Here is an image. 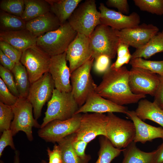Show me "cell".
Here are the masks:
<instances>
[{
  "mask_svg": "<svg viewBox=\"0 0 163 163\" xmlns=\"http://www.w3.org/2000/svg\"><path fill=\"white\" fill-rule=\"evenodd\" d=\"M129 70L126 66L113 70L110 68L104 74L101 82L96 88L98 95L121 106L135 104L145 95H136L131 91L129 85Z\"/></svg>",
  "mask_w": 163,
  "mask_h": 163,
  "instance_id": "6da1fadb",
  "label": "cell"
},
{
  "mask_svg": "<svg viewBox=\"0 0 163 163\" xmlns=\"http://www.w3.org/2000/svg\"><path fill=\"white\" fill-rule=\"evenodd\" d=\"M79 107L71 92H62L55 88L51 99L48 102L40 128L52 121L71 118Z\"/></svg>",
  "mask_w": 163,
  "mask_h": 163,
  "instance_id": "7a4b0ae2",
  "label": "cell"
},
{
  "mask_svg": "<svg viewBox=\"0 0 163 163\" xmlns=\"http://www.w3.org/2000/svg\"><path fill=\"white\" fill-rule=\"evenodd\" d=\"M77 33L68 21L57 29L37 37L36 45L51 57L66 52Z\"/></svg>",
  "mask_w": 163,
  "mask_h": 163,
  "instance_id": "3957f363",
  "label": "cell"
},
{
  "mask_svg": "<svg viewBox=\"0 0 163 163\" xmlns=\"http://www.w3.org/2000/svg\"><path fill=\"white\" fill-rule=\"evenodd\" d=\"M101 14L94 0H87L80 4L68 21L77 33L89 37L96 27L101 24Z\"/></svg>",
  "mask_w": 163,
  "mask_h": 163,
  "instance_id": "277c9868",
  "label": "cell"
},
{
  "mask_svg": "<svg viewBox=\"0 0 163 163\" xmlns=\"http://www.w3.org/2000/svg\"><path fill=\"white\" fill-rule=\"evenodd\" d=\"M89 38L92 57L94 59L104 55L110 59L114 58L120 41L115 30L100 24L97 26Z\"/></svg>",
  "mask_w": 163,
  "mask_h": 163,
  "instance_id": "5b68a950",
  "label": "cell"
},
{
  "mask_svg": "<svg viewBox=\"0 0 163 163\" xmlns=\"http://www.w3.org/2000/svg\"><path fill=\"white\" fill-rule=\"evenodd\" d=\"M94 60L91 57L71 74V92L79 107L84 104L89 95L95 91L97 86L91 73Z\"/></svg>",
  "mask_w": 163,
  "mask_h": 163,
  "instance_id": "8992f818",
  "label": "cell"
},
{
  "mask_svg": "<svg viewBox=\"0 0 163 163\" xmlns=\"http://www.w3.org/2000/svg\"><path fill=\"white\" fill-rule=\"evenodd\" d=\"M107 138L116 148H126L133 141L136 130L133 122L121 118L113 113H107Z\"/></svg>",
  "mask_w": 163,
  "mask_h": 163,
  "instance_id": "52a82bcc",
  "label": "cell"
},
{
  "mask_svg": "<svg viewBox=\"0 0 163 163\" xmlns=\"http://www.w3.org/2000/svg\"><path fill=\"white\" fill-rule=\"evenodd\" d=\"M14 116L10 129L13 136L20 131L24 132L30 141L33 140L32 128H40L33 115V108L27 99L19 97L16 103L11 106Z\"/></svg>",
  "mask_w": 163,
  "mask_h": 163,
  "instance_id": "ba28073f",
  "label": "cell"
},
{
  "mask_svg": "<svg viewBox=\"0 0 163 163\" xmlns=\"http://www.w3.org/2000/svg\"><path fill=\"white\" fill-rule=\"evenodd\" d=\"M51 57L36 45L22 52L20 62L25 67L31 84L48 72Z\"/></svg>",
  "mask_w": 163,
  "mask_h": 163,
  "instance_id": "9c48e42d",
  "label": "cell"
},
{
  "mask_svg": "<svg viewBox=\"0 0 163 163\" xmlns=\"http://www.w3.org/2000/svg\"><path fill=\"white\" fill-rule=\"evenodd\" d=\"M55 88L54 81L48 72L31 84L27 99L32 105L36 120L40 116L44 105L51 99Z\"/></svg>",
  "mask_w": 163,
  "mask_h": 163,
  "instance_id": "30bf717a",
  "label": "cell"
},
{
  "mask_svg": "<svg viewBox=\"0 0 163 163\" xmlns=\"http://www.w3.org/2000/svg\"><path fill=\"white\" fill-rule=\"evenodd\" d=\"M81 116L79 113L66 120L52 121L40 128L38 135L46 142H57L76 133L80 126Z\"/></svg>",
  "mask_w": 163,
  "mask_h": 163,
  "instance_id": "8fae6325",
  "label": "cell"
},
{
  "mask_svg": "<svg viewBox=\"0 0 163 163\" xmlns=\"http://www.w3.org/2000/svg\"><path fill=\"white\" fill-rule=\"evenodd\" d=\"M107 115L97 113L82 115L80 126L75 133V139L88 143L98 136L107 137Z\"/></svg>",
  "mask_w": 163,
  "mask_h": 163,
  "instance_id": "7c38bea8",
  "label": "cell"
},
{
  "mask_svg": "<svg viewBox=\"0 0 163 163\" xmlns=\"http://www.w3.org/2000/svg\"><path fill=\"white\" fill-rule=\"evenodd\" d=\"M159 82V76L145 69L132 67L129 71V85L135 94L154 96Z\"/></svg>",
  "mask_w": 163,
  "mask_h": 163,
  "instance_id": "4fadbf2b",
  "label": "cell"
},
{
  "mask_svg": "<svg viewBox=\"0 0 163 163\" xmlns=\"http://www.w3.org/2000/svg\"><path fill=\"white\" fill-rule=\"evenodd\" d=\"M115 31L120 42L137 49L145 45L156 35L159 29L152 24L143 23L135 27Z\"/></svg>",
  "mask_w": 163,
  "mask_h": 163,
  "instance_id": "5bb4252c",
  "label": "cell"
},
{
  "mask_svg": "<svg viewBox=\"0 0 163 163\" xmlns=\"http://www.w3.org/2000/svg\"><path fill=\"white\" fill-rule=\"evenodd\" d=\"M99 9L101 14V24L114 30H120L135 27L140 23V16L135 12L129 15H125L107 8L102 3H100Z\"/></svg>",
  "mask_w": 163,
  "mask_h": 163,
  "instance_id": "9a60e30c",
  "label": "cell"
},
{
  "mask_svg": "<svg viewBox=\"0 0 163 163\" xmlns=\"http://www.w3.org/2000/svg\"><path fill=\"white\" fill-rule=\"evenodd\" d=\"M66 52L71 73L92 57L89 37L77 33Z\"/></svg>",
  "mask_w": 163,
  "mask_h": 163,
  "instance_id": "2e32d148",
  "label": "cell"
},
{
  "mask_svg": "<svg viewBox=\"0 0 163 163\" xmlns=\"http://www.w3.org/2000/svg\"><path fill=\"white\" fill-rule=\"evenodd\" d=\"M66 52L51 57L48 71L54 81L55 88L62 92H71V72L67 64Z\"/></svg>",
  "mask_w": 163,
  "mask_h": 163,
  "instance_id": "e0dca14e",
  "label": "cell"
},
{
  "mask_svg": "<svg viewBox=\"0 0 163 163\" xmlns=\"http://www.w3.org/2000/svg\"><path fill=\"white\" fill-rule=\"evenodd\" d=\"M128 110L127 107L117 104L100 96L94 91L89 95L75 115L88 112L100 113L117 112L126 114Z\"/></svg>",
  "mask_w": 163,
  "mask_h": 163,
  "instance_id": "ac0fdd59",
  "label": "cell"
},
{
  "mask_svg": "<svg viewBox=\"0 0 163 163\" xmlns=\"http://www.w3.org/2000/svg\"><path fill=\"white\" fill-rule=\"evenodd\" d=\"M126 114L135 126L136 134L134 142L144 144L147 141H152L156 138L163 139V128L155 127L144 122L136 115L135 111L128 110Z\"/></svg>",
  "mask_w": 163,
  "mask_h": 163,
  "instance_id": "d6986e66",
  "label": "cell"
},
{
  "mask_svg": "<svg viewBox=\"0 0 163 163\" xmlns=\"http://www.w3.org/2000/svg\"><path fill=\"white\" fill-rule=\"evenodd\" d=\"M37 39L26 29L0 32V41L7 42L22 52L36 45Z\"/></svg>",
  "mask_w": 163,
  "mask_h": 163,
  "instance_id": "ffe728a7",
  "label": "cell"
},
{
  "mask_svg": "<svg viewBox=\"0 0 163 163\" xmlns=\"http://www.w3.org/2000/svg\"><path fill=\"white\" fill-rule=\"evenodd\" d=\"M61 25L57 18L50 11L26 22V29L38 37L57 29Z\"/></svg>",
  "mask_w": 163,
  "mask_h": 163,
  "instance_id": "44dd1931",
  "label": "cell"
},
{
  "mask_svg": "<svg viewBox=\"0 0 163 163\" xmlns=\"http://www.w3.org/2000/svg\"><path fill=\"white\" fill-rule=\"evenodd\" d=\"M135 111L136 115L142 120H152L163 128V110L153 102L142 99L139 101Z\"/></svg>",
  "mask_w": 163,
  "mask_h": 163,
  "instance_id": "7402d4cb",
  "label": "cell"
},
{
  "mask_svg": "<svg viewBox=\"0 0 163 163\" xmlns=\"http://www.w3.org/2000/svg\"><path fill=\"white\" fill-rule=\"evenodd\" d=\"M50 11L59 20L61 25L67 22L82 0H47Z\"/></svg>",
  "mask_w": 163,
  "mask_h": 163,
  "instance_id": "603a6c76",
  "label": "cell"
},
{
  "mask_svg": "<svg viewBox=\"0 0 163 163\" xmlns=\"http://www.w3.org/2000/svg\"><path fill=\"white\" fill-rule=\"evenodd\" d=\"M134 141L123 151L124 158L121 163H155L156 150L146 152L140 150Z\"/></svg>",
  "mask_w": 163,
  "mask_h": 163,
  "instance_id": "cb8c5ba5",
  "label": "cell"
},
{
  "mask_svg": "<svg viewBox=\"0 0 163 163\" xmlns=\"http://www.w3.org/2000/svg\"><path fill=\"white\" fill-rule=\"evenodd\" d=\"M163 52V30L153 37L145 45L136 49L131 55V59H149L156 53Z\"/></svg>",
  "mask_w": 163,
  "mask_h": 163,
  "instance_id": "d4e9b609",
  "label": "cell"
},
{
  "mask_svg": "<svg viewBox=\"0 0 163 163\" xmlns=\"http://www.w3.org/2000/svg\"><path fill=\"white\" fill-rule=\"evenodd\" d=\"M75 136V133L69 135L59 141L57 143L61 152L62 163H88L91 156L88 155L85 158L78 156L74 151L72 142Z\"/></svg>",
  "mask_w": 163,
  "mask_h": 163,
  "instance_id": "484cf974",
  "label": "cell"
},
{
  "mask_svg": "<svg viewBox=\"0 0 163 163\" xmlns=\"http://www.w3.org/2000/svg\"><path fill=\"white\" fill-rule=\"evenodd\" d=\"M25 8L21 18L28 21L50 11L47 0H24Z\"/></svg>",
  "mask_w": 163,
  "mask_h": 163,
  "instance_id": "4316f807",
  "label": "cell"
},
{
  "mask_svg": "<svg viewBox=\"0 0 163 163\" xmlns=\"http://www.w3.org/2000/svg\"><path fill=\"white\" fill-rule=\"evenodd\" d=\"M11 72L14 76L19 97L27 99L31 84L25 67L20 62L15 63Z\"/></svg>",
  "mask_w": 163,
  "mask_h": 163,
  "instance_id": "83f0119b",
  "label": "cell"
},
{
  "mask_svg": "<svg viewBox=\"0 0 163 163\" xmlns=\"http://www.w3.org/2000/svg\"><path fill=\"white\" fill-rule=\"evenodd\" d=\"M100 148L98 157L95 163H110L123 150L114 147L106 137L102 136L99 138Z\"/></svg>",
  "mask_w": 163,
  "mask_h": 163,
  "instance_id": "f1b7e54d",
  "label": "cell"
},
{
  "mask_svg": "<svg viewBox=\"0 0 163 163\" xmlns=\"http://www.w3.org/2000/svg\"><path fill=\"white\" fill-rule=\"evenodd\" d=\"M26 22L21 17L1 11V31H15L26 29Z\"/></svg>",
  "mask_w": 163,
  "mask_h": 163,
  "instance_id": "f546056e",
  "label": "cell"
},
{
  "mask_svg": "<svg viewBox=\"0 0 163 163\" xmlns=\"http://www.w3.org/2000/svg\"><path fill=\"white\" fill-rule=\"evenodd\" d=\"M129 62L132 67L144 69L159 75H163V60L151 61L138 58L131 59Z\"/></svg>",
  "mask_w": 163,
  "mask_h": 163,
  "instance_id": "4dcf8cb0",
  "label": "cell"
},
{
  "mask_svg": "<svg viewBox=\"0 0 163 163\" xmlns=\"http://www.w3.org/2000/svg\"><path fill=\"white\" fill-rule=\"evenodd\" d=\"M135 5L143 11L163 14V0H134Z\"/></svg>",
  "mask_w": 163,
  "mask_h": 163,
  "instance_id": "1f68e13d",
  "label": "cell"
},
{
  "mask_svg": "<svg viewBox=\"0 0 163 163\" xmlns=\"http://www.w3.org/2000/svg\"><path fill=\"white\" fill-rule=\"evenodd\" d=\"M0 8L2 11L21 18L25 8L24 0H2Z\"/></svg>",
  "mask_w": 163,
  "mask_h": 163,
  "instance_id": "d6a6232c",
  "label": "cell"
},
{
  "mask_svg": "<svg viewBox=\"0 0 163 163\" xmlns=\"http://www.w3.org/2000/svg\"><path fill=\"white\" fill-rule=\"evenodd\" d=\"M11 106L5 104L0 102V132L10 129L11 120L14 118Z\"/></svg>",
  "mask_w": 163,
  "mask_h": 163,
  "instance_id": "836d02e7",
  "label": "cell"
},
{
  "mask_svg": "<svg viewBox=\"0 0 163 163\" xmlns=\"http://www.w3.org/2000/svg\"><path fill=\"white\" fill-rule=\"evenodd\" d=\"M0 78L11 92L18 98L20 96L17 88L14 76L11 71L0 65Z\"/></svg>",
  "mask_w": 163,
  "mask_h": 163,
  "instance_id": "e575fe53",
  "label": "cell"
},
{
  "mask_svg": "<svg viewBox=\"0 0 163 163\" xmlns=\"http://www.w3.org/2000/svg\"><path fill=\"white\" fill-rule=\"evenodd\" d=\"M0 50L15 63L20 62L22 52L9 43L0 41Z\"/></svg>",
  "mask_w": 163,
  "mask_h": 163,
  "instance_id": "d590c367",
  "label": "cell"
},
{
  "mask_svg": "<svg viewBox=\"0 0 163 163\" xmlns=\"http://www.w3.org/2000/svg\"><path fill=\"white\" fill-rule=\"evenodd\" d=\"M18 98L11 92L0 78V102L12 106L16 103Z\"/></svg>",
  "mask_w": 163,
  "mask_h": 163,
  "instance_id": "8d00e7d4",
  "label": "cell"
},
{
  "mask_svg": "<svg viewBox=\"0 0 163 163\" xmlns=\"http://www.w3.org/2000/svg\"><path fill=\"white\" fill-rule=\"evenodd\" d=\"M110 59L104 55L100 56L94 59L93 66L95 72L98 74H104L110 68Z\"/></svg>",
  "mask_w": 163,
  "mask_h": 163,
  "instance_id": "74e56055",
  "label": "cell"
},
{
  "mask_svg": "<svg viewBox=\"0 0 163 163\" xmlns=\"http://www.w3.org/2000/svg\"><path fill=\"white\" fill-rule=\"evenodd\" d=\"M13 135L10 129L4 131L0 138V157L2 155L5 148L9 146L13 150H15V147L13 142Z\"/></svg>",
  "mask_w": 163,
  "mask_h": 163,
  "instance_id": "f35d334b",
  "label": "cell"
},
{
  "mask_svg": "<svg viewBox=\"0 0 163 163\" xmlns=\"http://www.w3.org/2000/svg\"><path fill=\"white\" fill-rule=\"evenodd\" d=\"M106 4L109 7L116 8L118 11L124 14H128L129 7L127 0H108Z\"/></svg>",
  "mask_w": 163,
  "mask_h": 163,
  "instance_id": "ab89813d",
  "label": "cell"
},
{
  "mask_svg": "<svg viewBox=\"0 0 163 163\" xmlns=\"http://www.w3.org/2000/svg\"><path fill=\"white\" fill-rule=\"evenodd\" d=\"M46 151L49 158L48 163H62L61 151L58 145L55 144L52 150L48 148Z\"/></svg>",
  "mask_w": 163,
  "mask_h": 163,
  "instance_id": "60d3db41",
  "label": "cell"
},
{
  "mask_svg": "<svg viewBox=\"0 0 163 163\" xmlns=\"http://www.w3.org/2000/svg\"><path fill=\"white\" fill-rule=\"evenodd\" d=\"M75 136L72 142L73 148L77 155L79 157L84 158L88 155L85 154V151L88 143L80 139H75Z\"/></svg>",
  "mask_w": 163,
  "mask_h": 163,
  "instance_id": "b9f144b4",
  "label": "cell"
},
{
  "mask_svg": "<svg viewBox=\"0 0 163 163\" xmlns=\"http://www.w3.org/2000/svg\"><path fill=\"white\" fill-rule=\"evenodd\" d=\"M159 76V83L154 96L153 102L163 110V75Z\"/></svg>",
  "mask_w": 163,
  "mask_h": 163,
  "instance_id": "7bdbcfd3",
  "label": "cell"
},
{
  "mask_svg": "<svg viewBox=\"0 0 163 163\" xmlns=\"http://www.w3.org/2000/svg\"><path fill=\"white\" fill-rule=\"evenodd\" d=\"M0 62L4 68L11 71L14 66L15 63L5 54L0 50Z\"/></svg>",
  "mask_w": 163,
  "mask_h": 163,
  "instance_id": "ee69618b",
  "label": "cell"
},
{
  "mask_svg": "<svg viewBox=\"0 0 163 163\" xmlns=\"http://www.w3.org/2000/svg\"><path fill=\"white\" fill-rule=\"evenodd\" d=\"M131 59V55L130 53L125 56L121 58H117L116 61L112 64L110 68L113 70L117 69L125 64L129 62Z\"/></svg>",
  "mask_w": 163,
  "mask_h": 163,
  "instance_id": "f6af8a7d",
  "label": "cell"
},
{
  "mask_svg": "<svg viewBox=\"0 0 163 163\" xmlns=\"http://www.w3.org/2000/svg\"><path fill=\"white\" fill-rule=\"evenodd\" d=\"M129 47L127 45L120 42L117 50V58H122L130 54Z\"/></svg>",
  "mask_w": 163,
  "mask_h": 163,
  "instance_id": "bcb514c9",
  "label": "cell"
},
{
  "mask_svg": "<svg viewBox=\"0 0 163 163\" xmlns=\"http://www.w3.org/2000/svg\"><path fill=\"white\" fill-rule=\"evenodd\" d=\"M156 153L155 163H163V142L156 150Z\"/></svg>",
  "mask_w": 163,
  "mask_h": 163,
  "instance_id": "7dc6e473",
  "label": "cell"
},
{
  "mask_svg": "<svg viewBox=\"0 0 163 163\" xmlns=\"http://www.w3.org/2000/svg\"><path fill=\"white\" fill-rule=\"evenodd\" d=\"M0 163H4V162L2 160H0ZM13 163H20L19 152L18 150H16L15 151Z\"/></svg>",
  "mask_w": 163,
  "mask_h": 163,
  "instance_id": "c3c4849f",
  "label": "cell"
},
{
  "mask_svg": "<svg viewBox=\"0 0 163 163\" xmlns=\"http://www.w3.org/2000/svg\"><path fill=\"white\" fill-rule=\"evenodd\" d=\"M40 163H46V162L45 161L42 160V161Z\"/></svg>",
  "mask_w": 163,
  "mask_h": 163,
  "instance_id": "681fc988",
  "label": "cell"
},
{
  "mask_svg": "<svg viewBox=\"0 0 163 163\" xmlns=\"http://www.w3.org/2000/svg\"></svg>",
  "mask_w": 163,
  "mask_h": 163,
  "instance_id": "f907efd6",
  "label": "cell"
}]
</instances>
